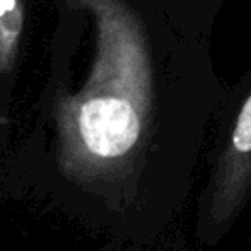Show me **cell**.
I'll use <instances>...</instances> for the list:
<instances>
[{"label": "cell", "instance_id": "cell-1", "mask_svg": "<svg viewBox=\"0 0 251 251\" xmlns=\"http://www.w3.org/2000/svg\"><path fill=\"white\" fill-rule=\"evenodd\" d=\"M104 14L101 84L72 108L60 162L70 178L100 179L116 173L144 146L154 113V67L139 17L109 2Z\"/></svg>", "mask_w": 251, "mask_h": 251}, {"label": "cell", "instance_id": "cell-2", "mask_svg": "<svg viewBox=\"0 0 251 251\" xmlns=\"http://www.w3.org/2000/svg\"><path fill=\"white\" fill-rule=\"evenodd\" d=\"M251 186V91L239 108L227 146L215 166L208 222L224 226L245 201Z\"/></svg>", "mask_w": 251, "mask_h": 251}, {"label": "cell", "instance_id": "cell-3", "mask_svg": "<svg viewBox=\"0 0 251 251\" xmlns=\"http://www.w3.org/2000/svg\"><path fill=\"white\" fill-rule=\"evenodd\" d=\"M17 5V0H0V17H5L7 14L14 12Z\"/></svg>", "mask_w": 251, "mask_h": 251}]
</instances>
